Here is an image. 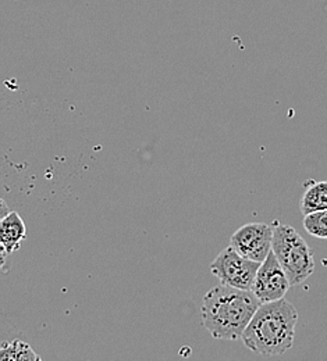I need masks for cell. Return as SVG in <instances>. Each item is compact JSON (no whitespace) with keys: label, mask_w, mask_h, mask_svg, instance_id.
Returning a JSON list of instances; mask_svg holds the SVG:
<instances>
[{"label":"cell","mask_w":327,"mask_h":361,"mask_svg":"<svg viewBox=\"0 0 327 361\" xmlns=\"http://www.w3.org/2000/svg\"><path fill=\"white\" fill-rule=\"evenodd\" d=\"M262 302L252 290L227 285L212 288L202 302V324L216 339L238 341L261 307Z\"/></svg>","instance_id":"6da1fadb"},{"label":"cell","mask_w":327,"mask_h":361,"mask_svg":"<svg viewBox=\"0 0 327 361\" xmlns=\"http://www.w3.org/2000/svg\"><path fill=\"white\" fill-rule=\"evenodd\" d=\"M298 312L284 298L262 303L242 334V343L262 356H281L294 345Z\"/></svg>","instance_id":"7a4b0ae2"},{"label":"cell","mask_w":327,"mask_h":361,"mask_svg":"<svg viewBox=\"0 0 327 361\" xmlns=\"http://www.w3.org/2000/svg\"><path fill=\"white\" fill-rule=\"evenodd\" d=\"M272 250L285 271L291 286L304 283L315 271V259L305 239L287 224H276Z\"/></svg>","instance_id":"3957f363"},{"label":"cell","mask_w":327,"mask_h":361,"mask_svg":"<svg viewBox=\"0 0 327 361\" xmlns=\"http://www.w3.org/2000/svg\"><path fill=\"white\" fill-rule=\"evenodd\" d=\"M261 264L262 263L245 259L233 246H230L212 262L210 272L219 278L223 285L252 290Z\"/></svg>","instance_id":"277c9868"},{"label":"cell","mask_w":327,"mask_h":361,"mask_svg":"<svg viewBox=\"0 0 327 361\" xmlns=\"http://www.w3.org/2000/svg\"><path fill=\"white\" fill-rule=\"evenodd\" d=\"M275 228L265 223H251L235 231L230 246L252 262L263 263L272 252Z\"/></svg>","instance_id":"5b68a950"},{"label":"cell","mask_w":327,"mask_h":361,"mask_svg":"<svg viewBox=\"0 0 327 361\" xmlns=\"http://www.w3.org/2000/svg\"><path fill=\"white\" fill-rule=\"evenodd\" d=\"M290 286V279L272 250L258 270L252 292L262 303H269L283 299Z\"/></svg>","instance_id":"8992f818"},{"label":"cell","mask_w":327,"mask_h":361,"mask_svg":"<svg viewBox=\"0 0 327 361\" xmlns=\"http://www.w3.org/2000/svg\"><path fill=\"white\" fill-rule=\"evenodd\" d=\"M27 238V228L18 213L10 212L0 223V243L8 255L17 252Z\"/></svg>","instance_id":"52a82bcc"},{"label":"cell","mask_w":327,"mask_h":361,"mask_svg":"<svg viewBox=\"0 0 327 361\" xmlns=\"http://www.w3.org/2000/svg\"><path fill=\"white\" fill-rule=\"evenodd\" d=\"M299 210L304 216L327 210V180L314 182L308 186L299 202Z\"/></svg>","instance_id":"ba28073f"},{"label":"cell","mask_w":327,"mask_h":361,"mask_svg":"<svg viewBox=\"0 0 327 361\" xmlns=\"http://www.w3.org/2000/svg\"><path fill=\"white\" fill-rule=\"evenodd\" d=\"M40 360L41 357L34 352V349L20 339H14L10 343H3L0 349V361Z\"/></svg>","instance_id":"9c48e42d"},{"label":"cell","mask_w":327,"mask_h":361,"mask_svg":"<svg viewBox=\"0 0 327 361\" xmlns=\"http://www.w3.org/2000/svg\"><path fill=\"white\" fill-rule=\"evenodd\" d=\"M305 231L319 239H327V210L315 212L304 216Z\"/></svg>","instance_id":"30bf717a"},{"label":"cell","mask_w":327,"mask_h":361,"mask_svg":"<svg viewBox=\"0 0 327 361\" xmlns=\"http://www.w3.org/2000/svg\"><path fill=\"white\" fill-rule=\"evenodd\" d=\"M0 219H4L6 216H8V213H10V210H8V207H7V204H6V202L4 200H0Z\"/></svg>","instance_id":"8fae6325"}]
</instances>
